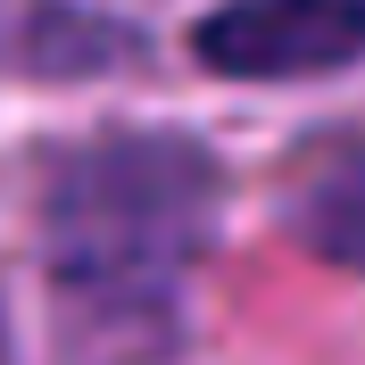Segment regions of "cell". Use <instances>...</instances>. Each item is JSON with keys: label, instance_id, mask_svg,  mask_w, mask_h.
Segmentation results:
<instances>
[{"label": "cell", "instance_id": "1", "mask_svg": "<svg viewBox=\"0 0 365 365\" xmlns=\"http://www.w3.org/2000/svg\"><path fill=\"white\" fill-rule=\"evenodd\" d=\"M216 216V175L175 133H116L75 150L50 175L42 232L67 324H133L141 341L158 332L175 274L200 257Z\"/></svg>", "mask_w": 365, "mask_h": 365}, {"label": "cell", "instance_id": "2", "mask_svg": "<svg viewBox=\"0 0 365 365\" xmlns=\"http://www.w3.org/2000/svg\"><path fill=\"white\" fill-rule=\"evenodd\" d=\"M216 75H332L365 58V0H232L200 25Z\"/></svg>", "mask_w": 365, "mask_h": 365}, {"label": "cell", "instance_id": "3", "mask_svg": "<svg viewBox=\"0 0 365 365\" xmlns=\"http://www.w3.org/2000/svg\"><path fill=\"white\" fill-rule=\"evenodd\" d=\"M291 232L332 266L365 274V141H324L299 166L291 191Z\"/></svg>", "mask_w": 365, "mask_h": 365}, {"label": "cell", "instance_id": "4", "mask_svg": "<svg viewBox=\"0 0 365 365\" xmlns=\"http://www.w3.org/2000/svg\"><path fill=\"white\" fill-rule=\"evenodd\" d=\"M0 365H9V324H0Z\"/></svg>", "mask_w": 365, "mask_h": 365}, {"label": "cell", "instance_id": "5", "mask_svg": "<svg viewBox=\"0 0 365 365\" xmlns=\"http://www.w3.org/2000/svg\"><path fill=\"white\" fill-rule=\"evenodd\" d=\"M0 17H9V0H0Z\"/></svg>", "mask_w": 365, "mask_h": 365}]
</instances>
